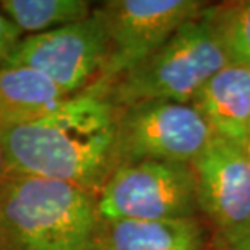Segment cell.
I'll list each match as a JSON object with an SVG mask.
<instances>
[{
  "label": "cell",
  "mask_w": 250,
  "mask_h": 250,
  "mask_svg": "<svg viewBox=\"0 0 250 250\" xmlns=\"http://www.w3.org/2000/svg\"><path fill=\"white\" fill-rule=\"evenodd\" d=\"M121 107L96 88L33 121L0 125L8 174L52 179L99 193L119 166Z\"/></svg>",
  "instance_id": "6da1fadb"
},
{
  "label": "cell",
  "mask_w": 250,
  "mask_h": 250,
  "mask_svg": "<svg viewBox=\"0 0 250 250\" xmlns=\"http://www.w3.org/2000/svg\"><path fill=\"white\" fill-rule=\"evenodd\" d=\"M98 193L8 174L0 184V250H103Z\"/></svg>",
  "instance_id": "7a4b0ae2"
},
{
  "label": "cell",
  "mask_w": 250,
  "mask_h": 250,
  "mask_svg": "<svg viewBox=\"0 0 250 250\" xmlns=\"http://www.w3.org/2000/svg\"><path fill=\"white\" fill-rule=\"evenodd\" d=\"M209 5L104 93L119 107L142 101L192 104L205 84L229 65L209 18Z\"/></svg>",
  "instance_id": "3957f363"
},
{
  "label": "cell",
  "mask_w": 250,
  "mask_h": 250,
  "mask_svg": "<svg viewBox=\"0 0 250 250\" xmlns=\"http://www.w3.org/2000/svg\"><path fill=\"white\" fill-rule=\"evenodd\" d=\"M104 221H163L202 216L192 164L140 161L122 164L98 193Z\"/></svg>",
  "instance_id": "277c9868"
},
{
  "label": "cell",
  "mask_w": 250,
  "mask_h": 250,
  "mask_svg": "<svg viewBox=\"0 0 250 250\" xmlns=\"http://www.w3.org/2000/svg\"><path fill=\"white\" fill-rule=\"evenodd\" d=\"M203 0H107L98 3L109 36V56L93 86L104 91L128 70L153 56L172 34L200 17Z\"/></svg>",
  "instance_id": "5b68a950"
},
{
  "label": "cell",
  "mask_w": 250,
  "mask_h": 250,
  "mask_svg": "<svg viewBox=\"0 0 250 250\" xmlns=\"http://www.w3.org/2000/svg\"><path fill=\"white\" fill-rule=\"evenodd\" d=\"M211 138V128L193 104L135 103L121 107L119 166L140 161L193 164Z\"/></svg>",
  "instance_id": "8992f818"
},
{
  "label": "cell",
  "mask_w": 250,
  "mask_h": 250,
  "mask_svg": "<svg viewBox=\"0 0 250 250\" xmlns=\"http://www.w3.org/2000/svg\"><path fill=\"white\" fill-rule=\"evenodd\" d=\"M109 56V36L98 5L82 21L23 36L5 63L26 65L47 75L68 96L93 86Z\"/></svg>",
  "instance_id": "52a82bcc"
},
{
  "label": "cell",
  "mask_w": 250,
  "mask_h": 250,
  "mask_svg": "<svg viewBox=\"0 0 250 250\" xmlns=\"http://www.w3.org/2000/svg\"><path fill=\"white\" fill-rule=\"evenodd\" d=\"M200 214L213 229V250L250 226V154L213 135L193 161Z\"/></svg>",
  "instance_id": "ba28073f"
},
{
  "label": "cell",
  "mask_w": 250,
  "mask_h": 250,
  "mask_svg": "<svg viewBox=\"0 0 250 250\" xmlns=\"http://www.w3.org/2000/svg\"><path fill=\"white\" fill-rule=\"evenodd\" d=\"M214 137L246 149L250 128V68L231 65L218 72L193 99Z\"/></svg>",
  "instance_id": "9c48e42d"
},
{
  "label": "cell",
  "mask_w": 250,
  "mask_h": 250,
  "mask_svg": "<svg viewBox=\"0 0 250 250\" xmlns=\"http://www.w3.org/2000/svg\"><path fill=\"white\" fill-rule=\"evenodd\" d=\"M213 242L203 216L103 223V250H213Z\"/></svg>",
  "instance_id": "30bf717a"
},
{
  "label": "cell",
  "mask_w": 250,
  "mask_h": 250,
  "mask_svg": "<svg viewBox=\"0 0 250 250\" xmlns=\"http://www.w3.org/2000/svg\"><path fill=\"white\" fill-rule=\"evenodd\" d=\"M70 96L47 75L26 65L0 67V125L33 121Z\"/></svg>",
  "instance_id": "8fae6325"
},
{
  "label": "cell",
  "mask_w": 250,
  "mask_h": 250,
  "mask_svg": "<svg viewBox=\"0 0 250 250\" xmlns=\"http://www.w3.org/2000/svg\"><path fill=\"white\" fill-rule=\"evenodd\" d=\"M0 10L23 36H34L82 21L94 5L88 0H2Z\"/></svg>",
  "instance_id": "7c38bea8"
},
{
  "label": "cell",
  "mask_w": 250,
  "mask_h": 250,
  "mask_svg": "<svg viewBox=\"0 0 250 250\" xmlns=\"http://www.w3.org/2000/svg\"><path fill=\"white\" fill-rule=\"evenodd\" d=\"M208 12L229 63L250 68V0L211 3Z\"/></svg>",
  "instance_id": "4fadbf2b"
},
{
  "label": "cell",
  "mask_w": 250,
  "mask_h": 250,
  "mask_svg": "<svg viewBox=\"0 0 250 250\" xmlns=\"http://www.w3.org/2000/svg\"><path fill=\"white\" fill-rule=\"evenodd\" d=\"M23 39V33L15 26L7 15L0 10V67L12 56L17 44Z\"/></svg>",
  "instance_id": "5bb4252c"
},
{
  "label": "cell",
  "mask_w": 250,
  "mask_h": 250,
  "mask_svg": "<svg viewBox=\"0 0 250 250\" xmlns=\"http://www.w3.org/2000/svg\"><path fill=\"white\" fill-rule=\"evenodd\" d=\"M218 250H250V226L241 234V236H237L236 239L224 244V246L219 247Z\"/></svg>",
  "instance_id": "9a60e30c"
},
{
  "label": "cell",
  "mask_w": 250,
  "mask_h": 250,
  "mask_svg": "<svg viewBox=\"0 0 250 250\" xmlns=\"http://www.w3.org/2000/svg\"><path fill=\"white\" fill-rule=\"evenodd\" d=\"M8 176V169H7V161H5V154L3 149L0 146V184L3 182V179Z\"/></svg>",
  "instance_id": "2e32d148"
},
{
  "label": "cell",
  "mask_w": 250,
  "mask_h": 250,
  "mask_svg": "<svg viewBox=\"0 0 250 250\" xmlns=\"http://www.w3.org/2000/svg\"><path fill=\"white\" fill-rule=\"evenodd\" d=\"M247 153L250 154V128H249V143H247Z\"/></svg>",
  "instance_id": "e0dca14e"
}]
</instances>
